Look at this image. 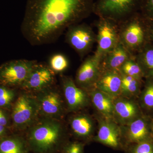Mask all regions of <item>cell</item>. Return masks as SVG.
I'll list each match as a JSON object with an SVG mask.
<instances>
[{"label": "cell", "instance_id": "cell-1", "mask_svg": "<svg viewBox=\"0 0 153 153\" xmlns=\"http://www.w3.org/2000/svg\"><path fill=\"white\" fill-rule=\"evenodd\" d=\"M94 0H27L21 25L30 45L55 43L65 30L93 13Z\"/></svg>", "mask_w": 153, "mask_h": 153}, {"label": "cell", "instance_id": "cell-2", "mask_svg": "<svg viewBox=\"0 0 153 153\" xmlns=\"http://www.w3.org/2000/svg\"><path fill=\"white\" fill-rule=\"evenodd\" d=\"M24 135L33 153H61L69 141L63 120L40 116Z\"/></svg>", "mask_w": 153, "mask_h": 153}, {"label": "cell", "instance_id": "cell-3", "mask_svg": "<svg viewBox=\"0 0 153 153\" xmlns=\"http://www.w3.org/2000/svg\"><path fill=\"white\" fill-rule=\"evenodd\" d=\"M118 25L120 41L134 57L151 41L148 19L140 12Z\"/></svg>", "mask_w": 153, "mask_h": 153}, {"label": "cell", "instance_id": "cell-4", "mask_svg": "<svg viewBox=\"0 0 153 153\" xmlns=\"http://www.w3.org/2000/svg\"><path fill=\"white\" fill-rule=\"evenodd\" d=\"M21 90L11 108L10 118L14 129L25 132L37 120L40 111L34 94Z\"/></svg>", "mask_w": 153, "mask_h": 153}, {"label": "cell", "instance_id": "cell-5", "mask_svg": "<svg viewBox=\"0 0 153 153\" xmlns=\"http://www.w3.org/2000/svg\"><path fill=\"white\" fill-rule=\"evenodd\" d=\"M142 0H97L94 2L93 13L120 24L140 12Z\"/></svg>", "mask_w": 153, "mask_h": 153}, {"label": "cell", "instance_id": "cell-6", "mask_svg": "<svg viewBox=\"0 0 153 153\" xmlns=\"http://www.w3.org/2000/svg\"><path fill=\"white\" fill-rule=\"evenodd\" d=\"M34 94L40 116L63 120L68 112L60 88L55 84Z\"/></svg>", "mask_w": 153, "mask_h": 153}, {"label": "cell", "instance_id": "cell-7", "mask_svg": "<svg viewBox=\"0 0 153 153\" xmlns=\"http://www.w3.org/2000/svg\"><path fill=\"white\" fill-rule=\"evenodd\" d=\"M36 60L19 59L0 66V85L20 89L26 81Z\"/></svg>", "mask_w": 153, "mask_h": 153}, {"label": "cell", "instance_id": "cell-8", "mask_svg": "<svg viewBox=\"0 0 153 153\" xmlns=\"http://www.w3.org/2000/svg\"><path fill=\"white\" fill-rule=\"evenodd\" d=\"M60 79L67 112L73 113L82 111L91 105L88 92L78 87L72 77L61 74Z\"/></svg>", "mask_w": 153, "mask_h": 153}, {"label": "cell", "instance_id": "cell-9", "mask_svg": "<svg viewBox=\"0 0 153 153\" xmlns=\"http://www.w3.org/2000/svg\"><path fill=\"white\" fill-rule=\"evenodd\" d=\"M65 41L82 59L96 42L97 34L90 26L79 23L66 30Z\"/></svg>", "mask_w": 153, "mask_h": 153}, {"label": "cell", "instance_id": "cell-10", "mask_svg": "<svg viewBox=\"0 0 153 153\" xmlns=\"http://www.w3.org/2000/svg\"><path fill=\"white\" fill-rule=\"evenodd\" d=\"M97 27V48L94 55L101 61L102 57L119 43V29L117 23L102 18H99Z\"/></svg>", "mask_w": 153, "mask_h": 153}, {"label": "cell", "instance_id": "cell-11", "mask_svg": "<svg viewBox=\"0 0 153 153\" xmlns=\"http://www.w3.org/2000/svg\"><path fill=\"white\" fill-rule=\"evenodd\" d=\"M97 131L93 140L114 149L125 148L120 126L113 120L95 115Z\"/></svg>", "mask_w": 153, "mask_h": 153}, {"label": "cell", "instance_id": "cell-12", "mask_svg": "<svg viewBox=\"0 0 153 153\" xmlns=\"http://www.w3.org/2000/svg\"><path fill=\"white\" fill-rule=\"evenodd\" d=\"M153 117L144 114L130 123L120 126L125 148L152 136Z\"/></svg>", "mask_w": 153, "mask_h": 153}, {"label": "cell", "instance_id": "cell-13", "mask_svg": "<svg viewBox=\"0 0 153 153\" xmlns=\"http://www.w3.org/2000/svg\"><path fill=\"white\" fill-rule=\"evenodd\" d=\"M55 74L49 66L37 62L20 90L34 94L53 86L56 84Z\"/></svg>", "mask_w": 153, "mask_h": 153}, {"label": "cell", "instance_id": "cell-14", "mask_svg": "<svg viewBox=\"0 0 153 153\" xmlns=\"http://www.w3.org/2000/svg\"><path fill=\"white\" fill-rule=\"evenodd\" d=\"M68 123L70 133L77 140L85 143L93 140L97 131L95 118L82 111L73 113L68 118Z\"/></svg>", "mask_w": 153, "mask_h": 153}, {"label": "cell", "instance_id": "cell-15", "mask_svg": "<svg viewBox=\"0 0 153 153\" xmlns=\"http://www.w3.org/2000/svg\"><path fill=\"white\" fill-rule=\"evenodd\" d=\"M143 114L137 99L120 96L114 99L113 120L120 126L126 125Z\"/></svg>", "mask_w": 153, "mask_h": 153}, {"label": "cell", "instance_id": "cell-16", "mask_svg": "<svg viewBox=\"0 0 153 153\" xmlns=\"http://www.w3.org/2000/svg\"><path fill=\"white\" fill-rule=\"evenodd\" d=\"M100 63L94 55L85 59L76 71L74 79L78 87L87 91L95 87L101 72Z\"/></svg>", "mask_w": 153, "mask_h": 153}, {"label": "cell", "instance_id": "cell-17", "mask_svg": "<svg viewBox=\"0 0 153 153\" xmlns=\"http://www.w3.org/2000/svg\"><path fill=\"white\" fill-rule=\"evenodd\" d=\"M121 74L120 71H101L95 87L114 99L120 96Z\"/></svg>", "mask_w": 153, "mask_h": 153}, {"label": "cell", "instance_id": "cell-18", "mask_svg": "<svg viewBox=\"0 0 153 153\" xmlns=\"http://www.w3.org/2000/svg\"><path fill=\"white\" fill-rule=\"evenodd\" d=\"M131 57L130 53L120 41L112 50L105 55L100 63V70L120 71L123 65Z\"/></svg>", "mask_w": 153, "mask_h": 153}, {"label": "cell", "instance_id": "cell-19", "mask_svg": "<svg viewBox=\"0 0 153 153\" xmlns=\"http://www.w3.org/2000/svg\"><path fill=\"white\" fill-rule=\"evenodd\" d=\"M87 91L90 97L91 104L97 112V114L113 120V99L96 87Z\"/></svg>", "mask_w": 153, "mask_h": 153}, {"label": "cell", "instance_id": "cell-20", "mask_svg": "<svg viewBox=\"0 0 153 153\" xmlns=\"http://www.w3.org/2000/svg\"><path fill=\"white\" fill-rule=\"evenodd\" d=\"M0 153H33L24 135H7L0 139Z\"/></svg>", "mask_w": 153, "mask_h": 153}, {"label": "cell", "instance_id": "cell-21", "mask_svg": "<svg viewBox=\"0 0 153 153\" xmlns=\"http://www.w3.org/2000/svg\"><path fill=\"white\" fill-rule=\"evenodd\" d=\"M144 78H153V42L150 41L135 56Z\"/></svg>", "mask_w": 153, "mask_h": 153}, {"label": "cell", "instance_id": "cell-22", "mask_svg": "<svg viewBox=\"0 0 153 153\" xmlns=\"http://www.w3.org/2000/svg\"><path fill=\"white\" fill-rule=\"evenodd\" d=\"M137 101L143 113L153 117V78L145 79Z\"/></svg>", "mask_w": 153, "mask_h": 153}, {"label": "cell", "instance_id": "cell-23", "mask_svg": "<svg viewBox=\"0 0 153 153\" xmlns=\"http://www.w3.org/2000/svg\"><path fill=\"white\" fill-rule=\"evenodd\" d=\"M121 74V85L120 96L137 99L143 86L144 80Z\"/></svg>", "mask_w": 153, "mask_h": 153}, {"label": "cell", "instance_id": "cell-24", "mask_svg": "<svg viewBox=\"0 0 153 153\" xmlns=\"http://www.w3.org/2000/svg\"><path fill=\"white\" fill-rule=\"evenodd\" d=\"M121 74L144 80L143 74L134 57H131L124 63L120 70Z\"/></svg>", "mask_w": 153, "mask_h": 153}, {"label": "cell", "instance_id": "cell-25", "mask_svg": "<svg viewBox=\"0 0 153 153\" xmlns=\"http://www.w3.org/2000/svg\"><path fill=\"white\" fill-rule=\"evenodd\" d=\"M17 95L15 88L0 85V108L11 109Z\"/></svg>", "mask_w": 153, "mask_h": 153}, {"label": "cell", "instance_id": "cell-26", "mask_svg": "<svg viewBox=\"0 0 153 153\" xmlns=\"http://www.w3.org/2000/svg\"><path fill=\"white\" fill-rule=\"evenodd\" d=\"M69 62L67 57L61 53L52 55L49 60V67L55 74L61 73L68 68Z\"/></svg>", "mask_w": 153, "mask_h": 153}, {"label": "cell", "instance_id": "cell-27", "mask_svg": "<svg viewBox=\"0 0 153 153\" xmlns=\"http://www.w3.org/2000/svg\"><path fill=\"white\" fill-rule=\"evenodd\" d=\"M125 148L128 153H153V137L128 145Z\"/></svg>", "mask_w": 153, "mask_h": 153}, {"label": "cell", "instance_id": "cell-28", "mask_svg": "<svg viewBox=\"0 0 153 153\" xmlns=\"http://www.w3.org/2000/svg\"><path fill=\"white\" fill-rule=\"evenodd\" d=\"M85 143L79 141L69 142L63 148L61 153H83Z\"/></svg>", "mask_w": 153, "mask_h": 153}, {"label": "cell", "instance_id": "cell-29", "mask_svg": "<svg viewBox=\"0 0 153 153\" xmlns=\"http://www.w3.org/2000/svg\"><path fill=\"white\" fill-rule=\"evenodd\" d=\"M140 12L147 19H153V0H142Z\"/></svg>", "mask_w": 153, "mask_h": 153}, {"label": "cell", "instance_id": "cell-30", "mask_svg": "<svg viewBox=\"0 0 153 153\" xmlns=\"http://www.w3.org/2000/svg\"><path fill=\"white\" fill-rule=\"evenodd\" d=\"M9 119L10 118L7 113L2 109L0 108V125L7 127L9 123Z\"/></svg>", "mask_w": 153, "mask_h": 153}, {"label": "cell", "instance_id": "cell-31", "mask_svg": "<svg viewBox=\"0 0 153 153\" xmlns=\"http://www.w3.org/2000/svg\"><path fill=\"white\" fill-rule=\"evenodd\" d=\"M148 23L150 40L153 42V19H148Z\"/></svg>", "mask_w": 153, "mask_h": 153}, {"label": "cell", "instance_id": "cell-32", "mask_svg": "<svg viewBox=\"0 0 153 153\" xmlns=\"http://www.w3.org/2000/svg\"><path fill=\"white\" fill-rule=\"evenodd\" d=\"M7 127L0 125V139L7 135Z\"/></svg>", "mask_w": 153, "mask_h": 153}, {"label": "cell", "instance_id": "cell-33", "mask_svg": "<svg viewBox=\"0 0 153 153\" xmlns=\"http://www.w3.org/2000/svg\"><path fill=\"white\" fill-rule=\"evenodd\" d=\"M152 136L153 137V121L152 123Z\"/></svg>", "mask_w": 153, "mask_h": 153}]
</instances>
